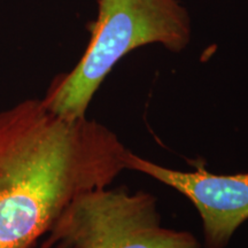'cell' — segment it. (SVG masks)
I'll use <instances>...</instances> for the list:
<instances>
[{
	"instance_id": "obj_1",
	"label": "cell",
	"mask_w": 248,
	"mask_h": 248,
	"mask_svg": "<svg viewBox=\"0 0 248 248\" xmlns=\"http://www.w3.org/2000/svg\"><path fill=\"white\" fill-rule=\"evenodd\" d=\"M128 152L104 124L64 119L42 99L0 110V248H36L77 197L126 169Z\"/></svg>"
},
{
	"instance_id": "obj_2",
	"label": "cell",
	"mask_w": 248,
	"mask_h": 248,
	"mask_svg": "<svg viewBox=\"0 0 248 248\" xmlns=\"http://www.w3.org/2000/svg\"><path fill=\"white\" fill-rule=\"evenodd\" d=\"M98 15L84 54L70 71L55 76L42 101L52 113L76 120L86 111L100 85L121 59L150 44L172 53L192 38L188 11L178 0H95Z\"/></svg>"
},
{
	"instance_id": "obj_3",
	"label": "cell",
	"mask_w": 248,
	"mask_h": 248,
	"mask_svg": "<svg viewBox=\"0 0 248 248\" xmlns=\"http://www.w3.org/2000/svg\"><path fill=\"white\" fill-rule=\"evenodd\" d=\"M40 246L57 248H201L188 231L162 226L153 194L125 186L80 194Z\"/></svg>"
},
{
	"instance_id": "obj_4",
	"label": "cell",
	"mask_w": 248,
	"mask_h": 248,
	"mask_svg": "<svg viewBox=\"0 0 248 248\" xmlns=\"http://www.w3.org/2000/svg\"><path fill=\"white\" fill-rule=\"evenodd\" d=\"M126 169L145 173L191 201L199 213L206 248H225L248 219V172L218 175L203 166L175 170L128 152Z\"/></svg>"
},
{
	"instance_id": "obj_5",
	"label": "cell",
	"mask_w": 248,
	"mask_h": 248,
	"mask_svg": "<svg viewBox=\"0 0 248 248\" xmlns=\"http://www.w3.org/2000/svg\"><path fill=\"white\" fill-rule=\"evenodd\" d=\"M39 248H57V247H44V246H40Z\"/></svg>"
}]
</instances>
